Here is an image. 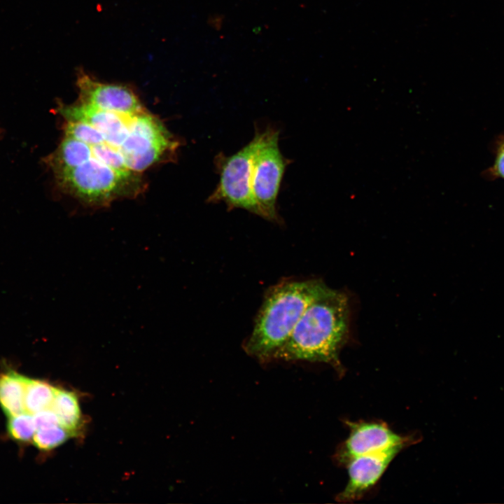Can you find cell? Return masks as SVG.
Wrapping results in <instances>:
<instances>
[{
	"label": "cell",
	"mask_w": 504,
	"mask_h": 504,
	"mask_svg": "<svg viewBox=\"0 0 504 504\" xmlns=\"http://www.w3.org/2000/svg\"><path fill=\"white\" fill-rule=\"evenodd\" d=\"M258 144L253 155L251 176V194L258 215L278 221L276 199L288 161L279 148V131L271 127L257 131Z\"/></svg>",
	"instance_id": "cell-4"
},
{
	"label": "cell",
	"mask_w": 504,
	"mask_h": 504,
	"mask_svg": "<svg viewBox=\"0 0 504 504\" xmlns=\"http://www.w3.org/2000/svg\"><path fill=\"white\" fill-rule=\"evenodd\" d=\"M348 330L347 298L328 287L309 304L288 340L272 359L337 364Z\"/></svg>",
	"instance_id": "cell-1"
},
{
	"label": "cell",
	"mask_w": 504,
	"mask_h": 504,
	"mask_svg": "<svg viewBox=\"0 0 504 504\" xmlns=\"http://www.w3.org/2000/svg\"><path fill=\"white\" fill-rule=\"evenodd\" d=\"M400 449L362 455L348 461L349 481L337 498L340 501H350L360 498L377 483Z\"/></svg>",
	"instance_id": "cell-8"
},
{
	"label": "cell",
	"mask_w": 504,
	"mask_h": 504,
	"mask_svg": "<svg viewBox=\"0 0 504 504\" xmlns=\"http://www.w3.org/2000/svg\"><path fill=\"white\" fill-rule=\"evenodd\" d=\"M33 416L36 430L59 425L57 416L51 408L40 411Z\"/></svg>",
	"instance_id": "cell-15"
},
{
	"label": "cell",
	"mask_w": 504,
	"mask_h": 504,
	"mask_svg": "<svg viewBox=\"0 0 504 504\" xmlns=\"http://www.w3.org/2000/svg\"><path fill=\"white\" fill-rule=\"evenodd\" d=\"M50 408L56 414L59 424L71 436L78 433L81 423V412L78 398L74 392L56 388Z\"/></svg>",
	"instance_id": "cell-10"
},
{
	"label": "cell",
	"mask_w": 504,
	"mask_h": 504,
	"mask_svg": "<svg viewBox=\"0 0 504 504\" xmlns=\"http://www.w3.org/2000/svg\"><path fill=\"white\" fill-rule=\"evenodd\" d=\"M25 379L14 370L0 374V406L8 417L25 412Z\"/></svg>",
	"instance_id": "cell-9"
},
{
	"label": "cell",
	"mask_w": 504,
	"mask_h": 504,
	"mask_svg": "<svg viewBox=\"0 0 504 504\" xmlns=\"http://www.w3.org/2000/svg\"><path fill=\"white\" fill-rule=\"evenodd\" d=\"M53 172L62 191L90 206L136 196L144 186L139 173L114 169L90 155L80 164Z\"/></svg>",
	"instance_id": "cell-3"
},
{
	"label": "cell",
	"mask_w": 504,
	"mask_h": 504,
	"mask_svg": "<svg viewBox=\"0 0 504 504\" xmlns=\"http://www.w3.org/2000/svg\"><path fill=\"white\" fill-rule=\"evenodd\" d=\"M78 102L97 108L125 113H134L145 108L128 86L104 83L80 72L76 82Z\"/></svg>",
	"instance_id": "cell-6"
},
{
	"label": "cell",
	"mask_w": 504,
	"mask_h": 504,
	"mask_svg": "<svg viewBox=\"0 0 504 504\" xmlns=\"http://www.w3.org/2000/svg\"><path fill=\"white\" fill-rule=\"evenodd\" d=\"M7 430L10 437L15 441H31L36 431L33 414L23 412L8 417Z\"/></svg>",
	"instance_id": "cell-12"
},
{
	"label": "cell",
	"mask_w": 504,
	"mask_h": 504,
	"mask_svg": "<svg viewBox=\"0 0 504 504\" xmlns=\"http://www.w3.org/2000/svg\"><path fill=\"white\" fill-rule=\"evenodd\" d=\"M484 174L489 179H504V136L496 141L493 164Z\"/></svg>",
	"instance_id": "cell-14"
},
{
	"label": "cell",
	"mask_w": 504,
	"mask_h": 504,
	"mask_svg": "<svg viewBox=\"0 0 504 504\" xmlns=\"http://www.w3.org/2000/svg\"><path fill=\"white\" fill-rule=\"evenodd\" d=\"M351 430L340 455L343 461L404 447V438L377 423L352 424Z\"/></svg>",
	"instance_id": "cell-7"
},
{
	"label": "cell",
	"mask_w": 504,
	"mask_h": 504,
	"mask_svg": "<svg viewBox=\"0 0 504 504\" xmlns=\"http://www.w3.org/2000/svg\"><path fill=\"white\" fill-rule=\"evenodd\" d=\"M56 387L47 382L26 377L24 391V411L31 414L51 407Z\"/></svg>",
	"instance_id": "cell-11"
},
{
	"label": "cell",
	"mask_w": 504,
	"mask_h": 504,
	"mask_svg": "<svg viewBox=\"0 0 504 504\" xmlns=\"http://www.w3.org/2000/svg\"><path fill=\"white\" fill-rule=\"evenodd\" d=\"M327 288L318 280L285 281L271 287L245 342L246 352L262 361L271 360L309 304Z\"/></svg>",
	"instance_id": "cell-2"
},
{
	"label": "cell",
	"mask_w": 504,
	"mask_h": 504,
	"mask_svg": "<svg viewBox=\"0 0 504 504\" xmlns=\"http://www.w3.org/2000/svg\"><path fill=\"white\" fill-rule=\"evenodd\" d=\"M258 144L256 132L253 139L236 153L216 158L219 182L208 202H223L230 209H243L258 215L251 189L253 158Z\"/></svg>",
	"instance_id": "cell-5"
},
{
	"label": "cell",
	"mask_w": 504,
	"mask_h": 504,
	"mask_svg": "<svg viewBox=\"0 0 504 504\" xmlns=\"http://www.w3.org/2000/svg\"><path fill=\"white\" fill-rule=\"evenodd\" d=\"M71 434L60 425L37 430L32 438L34 445L41 450H50L63 444Z\"/></svg>",
	"instance_id": "cell-13"
}]
</instances>
